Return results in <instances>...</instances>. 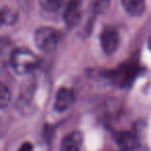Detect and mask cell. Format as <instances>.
<instances>
[{
	"label": "cell",
	"instance_id": "6da1fadb",
	"mask_svg": "<svg viewBox=\"0 0 151 151\" xmlns=\"http://www.w3.org/2000/svg\"><path fill=\"white\" fill-rule=\"evenodd\" d=\"M11 65L19 75H27L36 69L40 64V59L32 51L26 48L15 49L11 53Z\"/></svg>",
	"mask_w": 151,
	"mask_h": 151
},
{
	"label": "cell",
	"instance_id": "7a4b0ae2",
	"mask_svg": "<svg viewBox=\"0 0 151 151\" xmlns=\"http://www.w3.org/2000/svg\"><path fill=\"white\" fill-rule=\"evenodd\" d=\"M60 36L57 30L52 27H40L34 33V42L40 50L44 52H52L57 48Z\"/></svg>",
	"mask_w": 151,
	"mask_h": 151
},
{
	"label": "cell",
	"instance_id": "3957f363",
	"mask_svg": "<svg viewBox=\"0 0 151 151\" xmlns=\"http://www.w3.org/2000/svg\"><path fill=\"white\" fill-rule=\"evenodd\" d=\"M99 40H101V49L106 54H113L117 50L119 45V34L114 28H105L101 31Z\"/></svg>",
	"mask_w": 151,
	"mask_h": 151
},
{
	"label": "cell",
	"instance_id": "277c9868",
	"mask_svg": "<svg viewBox=\"0 0 151 151\" xmlns=\"http://www.w3.org/2000/svg\"><path fill=\"white\" fill-rule=\"evenodd\" d=\"M75 101V93L71 89L63 87L57 91L55 97L54 109L57 112H65L68 110Z\"/></svg>",
	"mask_w": 151,
	"mask_h": 151
},
{
	"label": "cell",
	"instance_id": "5b68a950",
	"mask_svg": "<svg viewBox=\"0 0 151 151\" xmlns=\"http://www.w3.org/2000/svg\"><path fill=\"white\" fill-rule=\"evenodd\" d=\"M81 0H69L64 9L63 18L67 26L73 27L81 19Z\"/></svg>",
	"mask_w": 151,
	"mask_h": 151
},
{
	"label": "cell",
	"instance_id": "8992f818",
	"mask_svg": "<svg viewBox=\"0 0 151 151\" xmlns=\"http://www.w3.org/2000/svg\"><path fill=\"white\" fill-rule=\"evenodd\" d=\"M84 137L83 134L79 130L71 132L66 134L61 141L60 151H80L82 148Z\"/></svg>",
	"mask_w": 151,
	"mask_h": 151
},
{
	"label": "cell",
	"instance_id": "52a82bcc",
	"mask_svg": "<svg viewBox=\"0 0 151 151\" xmlns=\"http://www.w3.org/2000/svg\"><path fill=\"white\" fill-rule=\"evenodd\" d=\"M115 141L123 151L134 150L137 147V137L130 132H119L115 134Z\"/></svg>",
	"mask_w": 151,
	"mask_h": 151
},
{
	"label": "cell",
	"instance_id": "ba28073f",
	"mask_svg": "<svg viewBox=\"0 0 151 151\" xmlns=\"http://www.w3.org/2000/svg\"><path fill=\"white\" fill-rule=\"evenodd\" d=\"M122 6L128 15L140 17L145 12V0H122Z\"/></svg>",
	"mask_w": 151,
	"mask_h": 151
},
{
	"label": "cell",
	"instance_id": "9c48e42d",
	"mask_svg": "<svg viewBox=\"0 0 151 151\" xmlns=\"http://www.w3.org/2000/svg\"><path fill=\"white\" fill-rule=\"evenodd\" d=\"M63 0H40V4L44 11L54 13L60 9Z\"/></svg>",
	"mask_w": 151,
	"mask_h": 151
},
{
	"label": "cell",
	"instance_id": "30bf717a",
	"mask_svg": "<svg viewBox=\"0 0 151 151\" xmlns=\"http://www.w3.org/2000/svg\"><path fill=\"white\" fill-rule=\"evenodd\" d=\"M12 99V94L7 86L0 82V108H5L9 106Z\"/></svg>",
	"mask_w": 151,
	"mask_h": 151
},
{
	"label": "cell",
	"instance_id": "8fae6325",
	"mask_svg": "<svg viewBox=\"0 0 151 151\" xmlns=\"http://www.w3.org/2000/svg\"><path fill=\"white\" fill-rule=\"evenodd\" d=\"M0 14L2 17L3 24H13L17 21V14L11 9H0Z\"/></svg>",
	"mask_w": 151,
	"mask_h": 151
},
{
	"label": "cell",
	"instance_id": "7c38bea8",
	"mask_svg": "<svg viewBox=\"0 0 151 151\" xmlns=\"http://www.w3.org/2000/svg\"><path fill=\"white\" fill-rule=\"evenodd\" d=\"M110 0H93L92 1V9L95 14H101L107 11L109 7Z\"/></svg>",
	"mask_w": 151,
	"mask_h": 151
},
{
	"label": "cell",
	"instance_id": "4fadbf2b",
	"mask_svg": "<svg viewBox=\"0 0 151 151\" xmlns=\"http://www.w3.org/2000/svg\"><path fill=\"white\" fill-rule=\"evenodd\" d=\"M32 150H33L32 144L29 142H26V143H23V144H22V146L20 147L18 151H32Z\"/></svg>",
	"mask_w": 151,
	"mask_h": 151
},
{
	"label": "cell",
	"instance_id": "5bb4252c",
	"mask_svg": "<svg viewBox=\"0 0 151 151\" xmlns=\"http://www.w3.org/2000/svg\"><path fill=\"white\" fill-rule=\"evenodd\" d=\"M1 25H3V21H2V17H1V14H0V27Z\"/></svg>",
	"mask_w": 151,
	"mask_h": 151
},
{
	"label": "cell",
	"instance_id": "9a60e30c",
	"mask_svg": "<svg viewBox=\"0 0 151 151\" xmlns=\"http://www.w3.org/2000/svg\"><path fill=\"white\" fill-rule=\"evenodd\" d=\"M148 47H149V49L151 50V37L149 38V42H148Z\"/></svg>",
	"mask_w": 151,
	"mask_h": 151
}]
</instances>
